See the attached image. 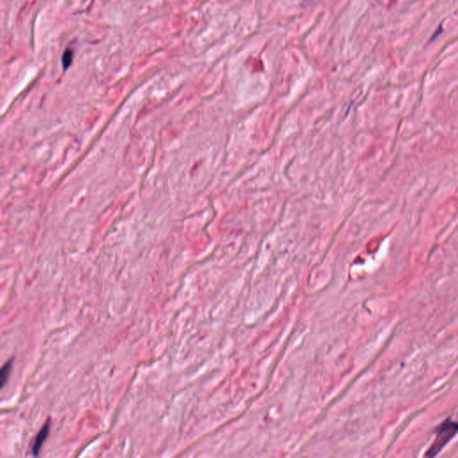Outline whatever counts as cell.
<instances>
[{
	"label": "cell",
	"mask_w": 458,
	"mask_h": 458,
	"mask_svg": "<svg viewBox=\"0 0 458 458\" xmlns=\"http://www.w3.org/2000/svg\"><path fill=\"white\" fill-rule=\"evenodd\" d=\"M458 433V414L457 418H447L436 429V438L425 454L426 457H436L447 443Z\"/></svg>",
	"instance_id": "1"
},
{
	"label": "cell",
	"mask_w": 458,
	"mask_h": 458,
	"mask_svg": "<svg viewBox=\"0 0 458 458\" xmlns=\"http://www.w3.org/2000/svg\"><path fill=\"white\" fill-rule=\"evenodd\" d=\"M48 434H49V423H47L44 424V426L41 427V429H40V431L38 432V434L35 437L34 441L32 442V453L34 457H37L39 455L41 447L46 441Z\"/></svg>",
	"instance_id": "2"
},
{
	"label": "cell",
	"mask_w": 458,
	"mask_h": 458,
	"mask_svg": "<svg viewBox=\"0 0 458 458\" xmlns=\"http://www.w3.org/2000/svg\"><path fill=\"white\" fill-rule=\"evenodd\" d=\"M14 360L15 359L13 357L9 360H7L1 368V371H0V387H1V389H4L5 386L8 382V379L10 378L12 370H13Z\"/></svg>",
	"instance_id": "3"
},
{
	"label": "cell",
	"mask_w": 458,
	"mask_h": 458,
	"mask_svg": "<svg viewBox=\"0 0 458 458\" xmlns=\"http://www.w3.org/2000/svg\"><path fill=\"white\" fill-rule=\"evenodd\" d=\"M73 57H74V52H73L72 49H66L64 51V54H63V58H62V64H63L64 69H66V68L69 67L70 64L73 61Z\"/></svg>",
	"instance_id": "4"
}]
</instances>
